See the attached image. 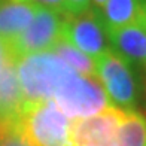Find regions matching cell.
<instances>
[{
  "mask_svg": "<svg viewBox=\"0 0 146 146\" xmlns=\"http://www.w3.org/2000/svg\"><path fill=\"white\" fill-rule=\"evenodd\" d=\"M17 127L30 146H72V121L52 98L25 102Z\"/></svg>",
  "mask_w": 146,
  "mask_h": 146,
  "instance_id": "cell-1",
  "label": "cell"
},
{
  "mask_svg": "<svg viewBox=\"0 0 146 146\" xmlns=\"http://www.w3.org/2000/svg\"><path fill=\"white\" fill-rule=\"evenodd\" d=\"M52 100L70 121L94 116L112 106L97 76H84L72 69L61 79Z\"/></svg>",
  "mask_w": 146,
  "mask_h": 146,
  "instance_id": "cell-2",
  "label": "cell"
},
{
  "mask_svg": "<svg viewBox=\"0 0 146 146\" xmlns=\"http://www.w3.org/2000/svg\"><path fill=\"white\" fill-rule=\"evenodd\" d=\"M25 102L51 100L70 67L54 52L25 55L15 61Z\"/></svg>",
  "mask_w": 146,
  "mask_h": 146,
  "instance_id": "cell-3",
  "label": "cell"
},
{
  "mask_svg": "<svg viewBox=\"0 0 146 146\" xmlns=\"http://www.w3.org/2000/svg\"><path fill=\"white\" fill-rule=\"evenodd\" d=\"M96 76L102 82L112 106L121 110H136L137 85L131 64L112 49L94 58Z\"/></svg>",
  "mask_w": 146,
  "mask_h": 146,
  "instance_id": "cell-4",
  "label": "cell"
},
{
  "mask_svg": "<svg viewBox=\"0 0 146 146\" xmlns=\"http://www.w3.org/2000/svg\"><path fill=\"white\" fill-rule=\"evenodd\" d=\"M66 15L48 8H37L29 27L14 42L8 43L14 61L25 55L49 52L63 37Z\"/></svg>",
  "mask_w": 146,
  "mask_h": 146,
  "instance_id": "cell-5",
  "label": "cell"
},
{
  "mask_svg": "<svg viewBox=\"0 0 146 146\" xmlns=\"http://www.w3.org/2000/svg\"><path fill=\"white\" fill-rule=\"evenodd\" d=\"M63 39L92 60L110 49L108 31L97 8H90L79 15H67L63 24Z\"/></svg>",
  "mask_w": 146,
  "mask_h": 146,
  "instance_id": "cell-6",
  "label": "cell"
},
{
  "mask_svg": "<svg viewBox=\"0 0 146 146\" xmlns=\"http://www.w3.org/2000/svg\"><path fill=\"white\" fill-rule=\"evenodd\" d=\"M124 110L109 106L94 116L72 121V146H113Z\"/></svg>",
  "mask_w": 146,
  "mask_h": 146,
  "instance_id": "cell-7",
  "label": "cell"
},
{
  "mask_svg": "<svg viewBox=\"0 0 146 146\" xmlns=\"http://www.w3.org/2000/svg\"><path fill=\"white\" fill-rule=\"evenodd\" d=\"M110 49L130 64L146 67V17L121 29L108 31Z\"/></svg>",
  "mask_w": 146,
  "mask_h": 146,
  "instance_id": "cell-8",
  "label": "cell"
},
{
  "mask_svg": "<svg viewBox=\"0 0 146 146\" xmlns=\"http://www.w3.org/2000/svg\"><path fill=\"white\" fill-rule=\"evenodd\" d=\"M24 103L15 63H9L0 72V130L17 125Z\"/></svg>",
  "mask_w": 146,
  "mask_h": 146,
  "instance_id": "cell-9",
  "label": "cell"
},
{
  "mask_svg": "<svg viewBox=\"0 0 146 146\" xmlns=\"http://www.w3.org/2000/svg\"><path fill=\"white\" fill-rule=\"evenodd\" d=\"M37 8L24 0H0V39L14 42L29 27Z\"/></svg>",
  "mask_w": 146,
  "mask_h": 146,
  "instance_id": "cell-10",
  "label": "cell"
},
{
  "mask_svg": "<svg viewBox=\"0 0 146 146\" xmlns=\"http://www.w3.org/2000/svg\"><path fill=\"white\" fill-rule=\"evenodd\" d=\"M106 31L136 23L145 15V0H106L98 9Z\"/></svg>",
  "mask_w": 146,
  "mask_h": 146,
  "instance_id": "cell-11",
  "label": "cell"
},
{
  "mask_svg": "<svg viewBox=\"0 0 146 146\" xmlns=\"http://www.w3.org/2000/svg\"><path fill=\"white\" fill-rule=\"evenodd\" d=\"M116 140L118 146H146V116L137 110H124Z\"/></svg>",
  "mask_w": 146,
  "mask_h": 146,
  "instance_id": "cell-12",
  "label": "cell"
},
{
  "mask_svg": "<svg viewBox=\"0 0 146 146\" xmlns=\"http://www.w3.org/2000/svg\"><path fill=\"white\" fill-rule=\"evenodd\" d=\"M51 52H54L55 55H58L72 70H75L79 75L96 76L94 60L91 57H88L87 54H84L82 51H79L78 48H75L66 39H63V37L60 39V42L54 46V49Z\"/></svg>",
  "mask_w": 146,
  "mask_h": 146,
  "instance_id": "cell-13",
  "label": "cell"
},
{
  "mask_svg": "<svg viewBox=\"0 0 146 146\" xmlns=\"http://www.w3.org/2000/svg\"><path fill=\"white\" fill-rule=\"evenodd\" d=\"M0 146H30L17 125L0 130Z\"/></svg>",
  "mask_w": 146,
  "mask_h": 146,
  "instance_id": "cell-14",
  "label": "cell"
},
{
  "mask_svg": "<svg viewBox=\"0 0 146 146\" xmlns=\"http://www.w3.org/2000/svg\"><path fill=\"white\" fill-rule=\"evenodd\" d=\"M90 8H92L91 0H66V14L67 15H79Z\"/></svg>",
  "mask_w": 146,
  "mask_h": 146,
  "instance_id": "cell-15",
  "label": "cell"
},
{
  "mask_svg": "<svg viewBox=\"0 0 146 146\" xmlns=\"http://www.w3.org/2000/svg\"><path fill=\"white\" fill-rule=\"evenodd\" d=\"M24 2H29L35 6H39V8L54 9L67 17V14H66V0H24Z\"/></svg>",
  "mask_w": 146,
  "mask_h": 146,
  "instance_id": "cell-16",
  "label": "cell"
},
{
  "mask_svg": "<svg viewBox=\"0 0 146 146\" xmlns=\"http://www.w3.org/2000/svg\"><path fill=\"white\" fill-rule=\"evenodd\" d=\"M9 63H15L14 57L11 54V48L5 40L0 39V72H2Z\"/></svg>",
  "mask_w": 146,
  "mask_h": 146,
  "instance_id": "cell-17",
  "label": "cell"
},
{
  "mask_svg": "<svg viewBox=\"0 0 146 146\" xmlns=\"http://www.w3.org/2000/svg\"><path fill=\"white\" fill-rule=\"evenodd\" d=\"M91 2H92V6H94V8L100 9L102 6L104 5V2H106V0H91Z\"/></svg>",
  "mask_w": 146,
  "mask_h": 146,
  "instance_id": "cell-18",
  "label": "cell"
},
{
  "mask_svg": "<svg viewBox=\"0 0 146 146\" xmlns=\"http://www.w3.org/2000/svg\"><path fill=\"white\" fill-rule=\"evenodd\" d=\"M145 17H146V0H145Z\"/></svg>",
  "mask_w": 146,
  "mask_h": 146,
  "instance_id": "cell-19",
  "label": "cell"
}]
</instances>
